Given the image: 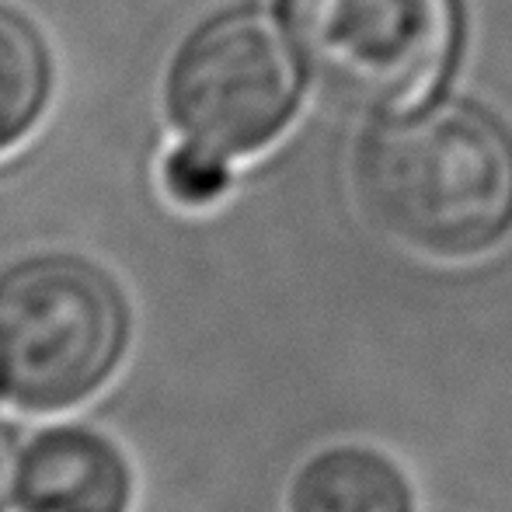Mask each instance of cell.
Listing matches in <instances>:
<instances>
[{
  "mask_svg": "<svg viewBox=\"0 0 512 512\" xmlns=\"http://www.w3.org/2000/svg\"><path fill=\"white\" fill-rule=\"evenodd\" d=\"M359 196L377 227L422 255H481L512 223V140L481 108L432 105L366 140Z\"/></svg>",
  "mask_w": 512,
  "mask_h": 512,
  "instance_id": "cell-1",
  "label": "cell"
},
{
  "mask_svg": "<svg viewBox=\"0 0 512 512\" xmlns=\"http://www.w3.org/2000/svg\"><path fill=\"white\" fill-rule=\"evenodd\" d=\"M133 338L115 276L70 251L0 269V401L25 415H67L102 394Z\"/></svg>",
  "mask_w": 512,
  "mask_h": 512,
  "instance_id": "cell-2",
  "label": "cell"
},
{
  "mask_svg": "<svg viewBox=\"0 0 512 512\" xmlns=\"http://www.w3.org/2000/svg\"><path fill=\"white\" fill-rule=\"evenodd\" d=\"M286 25L324 95L356 112H401L450 67L457 0H286Z\"/></svg>",
  "mask_w": 512,
  "mask_h": 512,
  "instance_id": "cell-3",
  "label": "cell"
},
{
  "mask_svg": "<svg viewBox=\"0 0 512 512\" xmlns=\"http://www.w3.org/2000/svg\"><path fill=\"white\" fill-rule=\"evenodd\" d=\"M164 91L182 140L234 161L283 133L297 108L300 74L265 14L223 11L182 42Z\"/></svg>",
  "mask_w": 512,
  "mask_h": 512,
  "instance_id": "cell-4",
  "label": "cell"
},
{
  "mask_svg": "<svg viewBox=\"0 0 512 512\" xmlns=\"http://www.w3.org/2000/svg\"><path fill=\"white\" fill-rule=\"evenodd\" d=\"M136 464L102 425L60 418L18 446L14 512H133Z\"/></svg>",
  "mask_w": 512,
  "mask_h": 512,
  "instance_id": "cell-5",
  "label": "cell"
},
{
  "mask_svg": "<svg viewBox=\"0 0 512 512\" xmlns=\"http://www.w3.org/2000/svg\"><path fill=\"white\" fill-rule=\"evenodd\" d=\"M411 485L387 453L335 443L310 453L286 488V512H411Z\"/></svg>",
  "mask_w": 512,
  "mask_h": 512,
  "instance_id": "cell-6",
  "label": "cell"
},
{
  "mask_svg": "<svg viewBox=\"0 0 512 512\" xmlns=\"http://www.w3.org/2000/svg\"><path fill=\"white\" fill-rule=\"evenodd\" d=\"M53 95V60L25 14L0 4V154L18 147Z\"/></svg>",
  "mask_w": 512,
  "mask_h": 512,
  "instance_id": "cell-7",
  "label": "cell"
},
{
  "mask_svg": "<svg viewBox=\"0 0 512 512\" xmlns=\"http://www.w3.org/2000/svg\"><path fill=\"white\" fill-rule=\"evenodd\" d=\"M161 178H164V192L185 209L213 206L230 185L227 157H216V154H209V150L196 147V143H185V140H182V147L164 161Z\"/></svg>",
  "mask_w": 512,
  "mask_h": 512,
  "instance_id": "cell-8",
  "label": "cell"
},
{
  "mask_svg": "<svg viewBox=\"0 0 512 512\" xmlns=\"http://www.w3.org/2000/svg\"><path fill=\"white\" fill-rule=\"evenodd\" d=\"M14 471H18V446L0 425V512H14Z\"/></svg>",
  "mask_w": 512,
  "mask_h": 512,
  "instance_id": "cell-9",
  "label": "cell"
}]
</instances>
